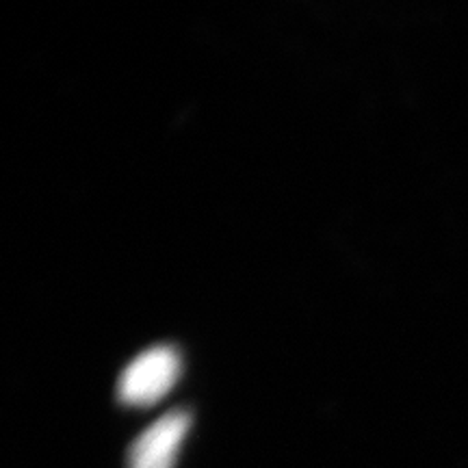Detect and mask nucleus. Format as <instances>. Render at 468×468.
<instances>
[{
    "instance_id": "nucleus-1",
    "label": "nucleus",
    "mask_w": 468,
    "mask_h": 468,
    "mask_svg": "<svg viewBox=\"0 0 468 468\" xmlns=\"http://www.w3.org/2000/svg\"><path fill=\"white\" fill-rule=\"evenodd\" d=\"M180 376V356L161 345L139 354L120 378V401L128 406H152L174 388Z\"/></svg>"
},
{
    "instance_id": "nucleus-2",
    "label": "nucleus",
    "mask_w": 468,
    "mask_h": 468,
    "mask_svg": "<svg viewBox=\"0 0 468 468\" xmlns=\"http://www.w3.org/2000/svg\"><path fill=\"white\" fill-rule=\"evenodd\" d=\"M189 425L191 414L185 410H176L152 423L133 442L128 452V468H174Z\"/></svg>"
}]
</instances>
